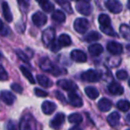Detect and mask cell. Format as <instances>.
I'll use <instances>...</instances> for the list:
<instances>
[{"instance_id": "obj_11", "label": "cell", "mask_w": 130, "mask_h": 130, "mask_svg": "<svg viewBox=\"0 0 130 130\" xmlns=\"http://www.w3.org/2000/svg\"><path fill=\"white\" fill-rule=\"evenodd\" d=\"M68 98H69L70 104L72 105V106L79 108L83 105V101H82L81 97L75 92H70L69 94H68Z\"/></svg>"}, {"instance_id": "obj_1", "label": "cell", "mask_w": 130, "mask_h": 130, "mask_svg": "<svg viewBox=\"0 0 130 130\" xmlns=\"http://www.w3.org/2000/svg\"><path fill=\"white\" fill-rule=\"evenodd\" d=\"M20 130H39L38 124L30 113L24 114L21 119Z\"/></svg>"}, {"instance_id": "obj_24", "label": "cell", "mask_w": 130, "mask_h": 130, "mask_svg": "<svg viewBox=\"0 0 130 130\" xmlns=\"http://www.w3.org/2000/svg\"><path fill=\"white\" fill-rule=\"evenodd\" d=\"M85 93L90 99H96L99 96V92L98 90L94 87H87L85 88Z\"/></svg>"}, {"instance_id": "obj_23", "label": "cell", "mask_w": 130, "mask_h": 130, "mask_svg": "<svg viewBox=\"0 0 130 130\" xmlns=\"http://www.w3.org/2000/svg\"><path fill=\"white\" fill-rule=\"evenodd\" d=\"M37 80H38V84L44 87H50L52 86V81L45 75H38Z\"/></svg>"}, {"instance_id": "obj_22", "label": "cell", "mask_w": 130, "mask_h": 130, "mask_svg": "<svg viewBox=\"0 0 130 130\" xmlns=\"http://www.w3.org/2000/svg\"><path fill=\"white\" fill-rule=\"evenodd\" d=\"M2 9H3V14H4V17L6 20V22H11L13 21V15H12L9 6H8V4L6 2H4L2 4Z\"/></svg>"}, {"instance_id": "obj_45", "label": "cell", "mask_w": 130, "mask_h": 130, "mask_svg": "<svg viewBox=\"0 0 130 130\" xmlns=\"http://www.w3.org/2000/svg\"><path fill=\"white\" fill-rule=\"evenodd\" d=\"M127 7H128V9H130V0L127 2Z\"/></svg>"}, {"instance_id": "obj_25", "label": "cell", "mask_w": 130, "mask_h": 130, "mask_svg": "<svg viewBox=\"0 0 130 130\" xmlns=\"http://www.w3.org/2000/svg\"><path fill=\"white\" fill-rule=\"evenodd\" d=\"M98 22H99L100 26L102 28H106L110 26V18L105 13H102V14L99 15Z\"/></svg>"}, {"instance_id": "obj_14", "label": "cell", "mask_w": 130, "mask_h": 130, "mask_svg": "<svg viewBox=\"0 0 130 130\" xmlns=\"http://www.w3.org/2000/svg\"><path fill=\"white\" fill-rule=\"evenodd\" d=\"M39 67L43 71H47V72H52L54 69L53 62L46 57H43L39 60Z\"/></svg>"}, {"instance_id": "obj_7", "label": "cell", "mask_w": 130, "mask_h": 130, "mask_svg": "<svg viewBox=\"0 0 130 130\" xmlns=\"http://www.w3.org/2000/svg\"><path fill=\"white\" fill-rule=\"evenodd\" d=\"M32 22L37 27H42L47 22V17L42 12H37L32 15Z\"/></svg>"}, {"instance_id": "obj_31", "label": "cell", "mask_w": 130, "mask_h": 130, "mask_svg": "<svg viewBox=\"0 0 130 130\" xmlns=\"http://www.w3.org/2000/svg\"><path fill=\"white\" fill-rule=\"evenodd\" d=\"M117 108L121 111H127L130 109V103L126 100H120L117 103Z\"/></svg>"}, {"instance_id": "obj_10", "label": "cell", "mask_w": 130, "mask_h": 130, "mask_svg": "<svg viewBox=\"0 0 130 130\" xmlns=\"http://www.w3.org/2000/svg\"><path fill=\"white\" fill-rule=\"evenodd\" d=\"M57 85L61 87L62 89L70 92H74L77 89V85L73 81L69 79H60L57 82Z\"/></svg>"}, {"instance_id": "obj_2", "label": "cell", "mask_w": 130, "mask_h": 130, "mask_svg": "<svg viewBox=\"0 0 130 130\" xmlns=\"http://www.w3.org/2000/svg\"><path fill=\"white\" fill-rule=\"evenodd\" d=\"M102 78V74L95 70H88L81 74V78L87 82H98Z\"/></svg>"}, {"instance_id": "obj_40", "label": "cell", "mask_w": 130, "mask_h": 130, "mask_svg": "<svg viewBox=\"0 0 130 130\" xmlns=\"http://www.w3.org/2000/svg\"><path fill=\"white\" fill-rule=\"evenodd\" d=\"M50 48H51V50L53 51L54 53H55V52H58V51L61 49V46H60V45L58 44V42L56 43V42H53L52 43V45H50Z\"/></svg>"}, {"instance_id": "obj_43", "label": "cell", "mask_w": 130, "mask_h": 130, "mask_svg": "<svg viewBox=\"0 0 130 130\" xmlns=\"http://www.w3.org/2000/svg\"><path fill=\"white\" fill-rule=\"evenodd\" d=\"M70 130H82L80 127H78V126H73V127H71Z\"/></svg>"}, {"instance_id": "obj_39", "label": "cell", "mask_w": 130, "mask_h": 130, "mask_svg": "<svg viewBox=\"0 0 130 130\" xmlns=\"http://www.w3.org/2000/svg\"><path fill=\"white\" fill-rule=\"evenodd\" d=\"M6 128L7 130H18L17 128V126L13 120H9L6 124Z\"/></svg>"}, {"instance_id": "obj_12", "label": "cell", "mask_w": 130, "mask_h": 130, "mask_svg": "<svg viewBox=\"0 0 130 130\" xmlns=\"http://www.w3.org/2000/svg\"><path fill=\"white\" fill-rule=\"evenodd\" d=\"M71 57L76 62H86L87 61V55L81 50H73L71 53Z\"/></svg>"}, {"instance_id": "obj_9", "label": "cell", "mask_w": 130, "mask_h": 130, "mask_svg": "<svg viewBox=\"0 0 130 130\" xmlns=\"http://www.w3.org/2000/svg\"><path fill=\"white\" fill-rule=\"evenodd\" d=\"M64 119H65V115L63 113H61V112H60V113L56 114L54 119L51 120L50 126L55 130L60 129L61 126H62L63 122H64Z\"/></svg>"}, {"instance_id": "obj_15", "label": "cell", "mask_w": 130, "mask_h": 130, "mask_svg": "<svg viewBox=\"0 0 130 130\" xmlns=\"http://www.w3.org/2000/svg\"><path fill=\"white\" fill-rule=\"evenodd\" d=\"M56 110V104L53 102L45 101L42 103V110L45 115H51Z\"/></svg>"}, {"instance_id": "obj_35", "label": "cell", "mask_w": 130, "mask_h": 130, "mask_svg": "<svg viewBox=\"0 0 130 130\" xmlns=\"http://www.w3.org/2000/svg\"><path fill=\"white\" fill-rule=\"evenodd\" d=\"M7 79H8L7 72L5 70V68L0 65V80L1 81H5V80H7Z\"/></svg>"}, {"instance_id": "obj_41", "label": "cell", "mask_w": 130, "mask_h": 130, "mask_svg": "<svg viewBox=\"0 0 130 130\" xmlns=\"http://www.w3.org/2000/svg\"><path fill=\"white\" fill-rule=\"evenodd\" d=\"M54 93H55V96H56V97H57L58 99H59L60 101L61 102V103H64V104H65V103H66V100H65L64 95H63V94H61V93L60 92V91H55Z\"/></svg>"}, {"instance_id": "obj_6", "label": "cell", "mask_w": 130, "mask_h": 130, "mask_svg": "<svg viewBox=\"0 0 130 130\" xmlns=\"http://www.w3.org/2000/svg\"><path fill=\"white\" fill-rule=\"evenodd\" d=\"M105 6L110 12L113 13H119L122 11V5L117 0H108L105 2Z\"/></svg>"}, {"instance_id": "obj_36", "label": "cell", "mask_w": 130, "mask_h": 130, "mask_svg": "<svg viewBox=\"0 0 130 130\" xmlns=\"http://www.w3.org/2000/svg\"><path fill=\"white\" fill-rule=\"evenodd\" d=\"M16 54L19 56V58H20L22 61H24V62H29V58H28L29 56L26 54H24L22 50H16Z\"/></svg>"}, {"instance_id": "obj_30", "label": "cell", "mask_w": 130, "mask_h": 130, "mask_svg": "<svg viewBox=\"0 0 130 130\" xmlns=\"http://www.w3.org/2000/svg\"><path fill=\"white\" fill-rule=\"evenodd\" d=\"M20 70H21V71L22 72V74H23V76L29 81V83H30V84H35V78H33L31 72L27 69V68L24 67V66H21Z\"/></svg>"}, {"instance_id": "obj_42", "label": "cell", "mask_w": 130, "mask_h": 130, "mask_svg": "<svg viewBox=\"0 0 130 130\" xmlns=\"http://www.w3.org/2000/svg\"><path fill=\"white\" fill-rule=\"evenodd\" d=\"M4 24H3V22L1 20H0V33L1 34H4V32H3V30H4Z\"/></svg>"}, {"instance_id": "obj_47", "label": "cell", "mask_w": 130, "mask_h": 130, "mask_svg": "<svg viewBox=\"0 0 130 130\" xmlns=\"http://www.w3.org/2000/svg\"><path fill=\"white\" fill-rule=\"evenodd\" d=\"M0 59H1V54H0Z\"/></svg>"}, {"instance_id": "obj_26", "label": "cell", "mask_w": 130, "mask_h": 130, "mask_svg": "<svg viewBox=\"0 0 130 130\" xmlns=\"http://www.w3.org/2000/svg\"><path fill=\"white\" fill-rule=\"evenodd\" d=\"M101 38V35L97 32V31H91L88 34H87V36L85 37V40L87 42H95L97 40H99Z\"/></svg>"}, {"instance_id": "obj_34", "label": "cell", "mask_w": 130, "mask_h": 130, "mask_svg": "<svg viewBox=\"0 0 130 130\" xmlns=\"http://www.w3.org/2000/svg\"><path fill=\"white\" fill-rule=\"evenodd\" d=\"M116 77L120 80H125V79L127 78L128 74L126 71H124V70H120V71H117V73H116Z\"/></svg>"}, {"instance_id": "obj_19", "label": "cell", "mask_w": 130, "mask_h": 130, "mask_svg": "<svg viewBox=\"0 0 130 130\" xmlns=\"http://www.w3.org/2000/svg\"><path fill=\"white\" fill-rule=\"evenodd\" d=\"M88 52L91 55L93 56H98L103 52V47L100 44H92L89 45Z\"/></svg>"}, {"instance_id": "obj_44", "label": "cell", "mask_w": 130, "mask_h": 130, "mask_svg": "<svg viewBox=\"0 0 130 130\" xmlns=\"http://www.w3.org/2000/svg\"><path fill=\"white\" fill-rule=\"evenodd\" d=\"M126 119H127L128 122H130V114H128L127 117H126Z\"/></svg>"}, {"instance_id": "obj_46", "label": "cell", "mask_w": 130, "mask_h": 130, "mask_svg": "<svg viewBox=\"0 0 130 130\" xmlns=\"http://www.w3.org/2000/svg\"><path fill=\"white\" fill-rule=\"evenodd\" d=\"M128 86L130 87V78H129V80H128Z\"/></svg>"}, {"instance_id": "obj_5", "label": "cell", "mask_w": 130, "mask_h": 130, "mask_svg": "<svg viewBox=\"0 0 130 130\" xmlns=\"http://www.w3.org/2000/svg\"><path fill=\"white\" fill-rule=\"evenodd\" d=\"M76 9L80 14L88 16L92 13V6L88 1H78L76 4Z\"/></svg>"}, {"instance_id": "obj_4", "label": "cell", "mask_w": 130, "mask_h": 130, "mask_svg": "<svg viewBox=\"0 0 130 130\" xmlns=\"http://www.w3.org/2000/svg\"><path fill=\"white\" fill-rule=\"evenodd\" d=\"M89 28V22L85 18H78L74 22V29L77 32L84 34L87 31Z\"/></svg>"}, {"instance_id": "obj_8", "label": "cell", "mask_w": 130, "mask_h": 130, "mask_svg": "<svg viewBox=\"0 0 130 130\" xmlns=\"http://www.w3.org/2000/svg\"><path fill=\"white\" fill-rule=\"evenodd\" d=\"M107 50L109 53L114 55H119L123 52V46L121 44L118 43L115 41H110L107 44Z\"/></svg>"}, {"instance_id": "obj_27", "label": "cell", "mask_w": 130, "mask_h": 130, "mask_svg": "<svg viewBox=\"0 0 130 130\" xmlns=\"http://www.w3.org/2000/svg\"><path fill=\"white\" fill-rule=\"evenodd\" d=\"M119 31H120L122 37L126 39L127 41H130V27L126 24H122L119 27Z\"/></svg>"}, {"instance_id": "obj_32", "label": "cell", "mask_w": 130, "mask_h": 130, "mask_svg": "<svg viewBox=\"0 0 130 130\" xmlns=\"http://www.w3.org/2000/svg\"><path fill=\"white\" fill-rule=\"evenodd\" d=\"M57 4H59L68 13H73V10H72V8H71V2H69V1H64V0L61 1V0H57Z\"/></svg>"}, {"instance_id": "obj_29", "label": "cell", "mask_w": 130, "mask_h": 130, "mask_svg": "<svg viewBox=\"0 0 130 130\" xmlns=\"http://www.w3.org/2000/svg\"><path fill=\"white\" fill-rule=\"evenodd\" d=\"M69 122L71 123V124H80V123L82 122V120H83V118H82V116L80 115L79 113H72L71 114V115L69 116Z\"/></svg>"}, {"instance_id": "obj_48", "label": "cell", "mask_w": 130, "mask_h": 130, "mask_svg": "<svg viewBox=\"0 0 130 130\" xmlns=\"http://www.w3.org/2000/svg\"><path fill=\"white\" fill-rule=\"evenodd\" d=\"M127 130H130V129H127Z\"/></svg>"}, {"instance_id": "obj_33", "label": "cell", "mask_w": 130, "mask_h": 130, "mask_svg": "<svg viewBox=\"0 0 130 130\" xmlns=\"http://www.w3.org/2000/svg\"><path fill=\"white\" fill-rule=\"evenodd\" d=\"M101 29V30L103 31L104 34L108 35V36H110V37H116L117 36V33L114 31V29H112L111 26H110V27H106V28H100Z\"/></svg>"}, {"instance_id": "obj_13", "label": "cell", "mask_w": 130, "mask_h": 130, "mask_svg": "<svg viewBox=\"0 0 130 130\" xmlns=\"http://www.w3.org/2000/svg\"><path fill=\"white\" fill-rule=\"evenodd\" d=\"M0 100L7 105H12L15 100V96L9 91H2L0 93Z\"/></svg>"}, {"instance_id": "obj_18", "label": "cell", "mask_w": 130, "mask_h": 130, "mask_svg": "<svg viewBox=\"0 0 130 130\" xmlns=\"http://www.w3.org/2000/svg\"><path fill=\"white\" fill-rule=\"evenodd\" d=\"M119 119H120V115L117 111H113L107 117V121H108L109 125L110 126H113V127H115V126H117L119 125Z\"/></svg>"}, {"instance_id": "obj_3", "label": "cell", "mask_w": 130, "mask_h": 130, "mask_svg": "<svg viewBox=\"0 0 130 130\" xmlns=\"http://www.w3.org/2000/svg\"><path fill=\"white\" fill-rule=\"evenodd\" d=\"M55 38V30L54 28H48L45 29L42 33V41L45 46H49L52 45Z\"/></svg>"}, {"instance_id": "obj_16", "label": "cell", "mask_w": 130, "mask_h": 130, "mask_svg": "<svg viewBox=\"0 0 130 130\" xmlns=\"http://www.w3.org/2000/svg\"><path fill=\"white\" fill-rule=\"evenodd\" d=\"M108 90L110 94H117V95H120L124 93V88L120 86V84L117 83V82L113 81L108 86Z\"/></svg>"}, {"instance_id": "obj_37", "label": "cell", "mask_w": 130, "mask_h": 130, "mask_svg": "<svg viewBox=\"0 0 130 130\" xmlns=\"http://www.w3.org/2000/svg\"><path fill=\"white\" fill-rule=\"evenodd\" d=\"M35 94L38 97H46L48 95L45 91L42 90V89H39V88H35Z\"/></svg>"}, {"instance_id": "obj_17", "label": "cell", "mask_w": 130, "mask_h": 130, "mask_svg": "<svg viewBox=\"0 0 130 130\" xmlns=\"http://www.w3.org/2000/svg\"><path fill=\"white\" fill-rule=\"evenodd\" d=\"M112 107V103L107 98H102L98 103V108L101 111L106 112L111 109Z\"/></svg>"}, {"instance_id": "obj_28", "label": "cell", "mask_w": 130, "mask_h": 130, "mask_svg": "<svg viewBox=\"0 0 130 130\" xmlns=\"http://www.w3.org/2000/svg\"><path fill=\"white\" fill-rule=\"evenodd\" d=\"M38 5L42 7V9L46 13H51L54 11V6L53 3L49 2V1H42V2H38Z\"/></svg>"}, {"instance_id": "obj_38", "label": "cell", "mask_w": 130, "mask_h": 130, "mask_svg": "<svg viewBox=\"0 0 130 130\" xmlns=\"http://www.w3.org/2000/svg\"><path fill=\"white\" fill-rule=\"evenodd\" d=\"M11 88H12V90H13L15 93H18V94H21V93H22V91H23V88H22L19 84H16V83L12 84Z\"/></svg>"}, {"instance_id": "obj_20", "label": "cell", "mask_w": 130, "mask_h": 130, "mask_svg": "<svg viewBox=\"0 0 130 130\" xmlns=\"http://www.w3.org/2000/svg\"><path fill=\"white\" fill-rule=\"evenodd\" d=\"M52 19L54 22H58V23H62L66 20V16H65V13H63L61 10H56L54 12V13L52 14Z\"/></svg>"}, {"instance_id": "obj_21", "label": "cell", "mask_w": 130, "mask_h": 130, "mask_svg": "<svg viewBox=\"0 0 130 130\" xmlns=\"http://www.w3.org/2000/svg\"><path fill=\"white\" fill-rule=\"evenodd\" d=\"M58 44L61 47L69 46L71 44V38L68 34H61L58 38Z\"/></svg>"}]
</instances>
